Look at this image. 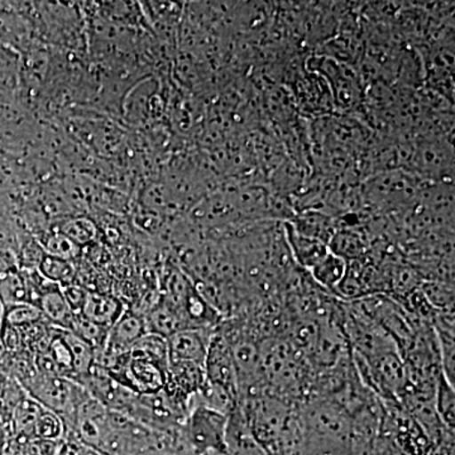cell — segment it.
<instances>
[{
  "label": "cell",
  "instance_id": "obj_13",
  "mask_svg": "<svg viewBox=\"0 0 455 455\" xmlns=\"http://www.w3.org/2000/svg\"><path fill=\"white\" fill-rule=\"evenodd\" d=\"M329 251L339 259L350 260L361 259L366 253V243L358 232L352 229H337L328 243Z\"/></svg>",
  "mask_w": 455,
  "mask_h": 455
},
{
  "label": "cell",
  "instance_id": "obj_18",
  "mask_svg": "<svg viewBox=\"0 0 455 455\" xmlns=\"http://www.w3.org/2000/svg\"><path fill=\"white\" fill-rule=\"evenodd\" d=\"M424 298L429 302L434 309L445 310L453 305V291H451L449 286L439 283H427L423 284L421 290Z\"/></svg>",
  "mask_w": 455,
  "mask_h": 455
},
{
  "label": "cell",
  "instance_id": "obj_12",
  "mask_svg": "<svg viewBox=\"0 0 455 455\" xmlns=\"http://www.w3.org/2000/svg\"><path fill=\"white\" fill-rule=\"evenodd\" d=\"M290 226L305 236L328 244L335 233V224L331 217L319 212H307L296 218Z\"/></svg>",
  "mask_w": 455,
  "mask_h": 455
},
{
  "label": "cell",
  "instance_id": "obj_3",
  "mask_svg": "<svg viewBox=\"0 0 455 455\" xmlns=\"http://www.w3.org/2000/svg\"><path fill=\"white\" fill-rule=\"evenodd\" d=\"M185 423L188 442L199 453L226 449L227 415L205 406L194 405Z\"/></svg>",
  "mask_w": 455,
  "mask_h": 455
},
{
  "label": "cell",
  "instance_id": "obj_20",
  "mask_svg": "<svg viewBox=\"0 0 455 455\" xmlns=\"http://www.w3.org/2000/svg\"><path fill=\"white\" fill-rule=\"evenodd\" d=\"M42 272L47 275L52 281L64 280L68 275V266L64 260L59 259H49L42 265Z\"/></svg>",
  "mask_w": 455,
  "mask_h": 455
},
{
  "label": "cell",
  "instance_id": "obj_17",
  "mask_svg": "<svg viewBox=\"0 0 455 455\" xmlns=\"http://www.w3.org/2000/svg\"><path fill=\"white\" fill-rule=\"evenodd\" d=\"M44 315L40 309L32 304H16L4 307L0 324L13 326L17 329L28 328L42 322Z\"/></svg>",
  "mask_w": 455,
  "mask_h": 455
},
{
  "label": "cell",
  "instance_id": "obj_7",
  "mask_svg": "<svg viewBox=\"0 0 455 455\" xmlns=\"http://www.w3.org/2000/svg\"><path fill=\"white\" fill-rule=\"evenodd\" d=\"M319 71L325 75L331 84L338 104L350 108L358 103L361 99L359 80L350 68L338 65V62L333 60H324Z\"/></svg>",
  "mask_w": 455,
  "mask_h": 455
},
{
  "label": "cell",
  "instance_id": "obj_23",
  "mask_svg": "<svg viewBox=\"0 0 455 455\" xmlns=\"http://www.w3.org/2000/svg\"><path fill=\"white\" fill-rule=\"evenodd\" d=\"M0 348H2V347H0Z\"/></svg>",
  "mask_w": 455,
  "mask_h": 455
},
{
  "label": "cell",
  "instance_id": "obj_15",
  "mask_svg": "<svg viewBox=\"0 0 455 455\" xmlns=\"http://www.w3.org/2000/svg\"><path fill=\"white\" fill-rule=\"evenodd\" d=\"M310 271L316 283L322 284L325 289L334 291L346 275L347 262L329 251L324 259L320 260Z\"/></svg>",
  "mask_w": 455,
  "mask_h": 455
},
{
  "label": "cell",
  "instance_id": "obj_6",
  "mask_svg": "<svg viewBox=\"0 0 455 455\" xmlns=\"http://www.w3.org/2000/svg\"><path fill=\"white\" fill-rule=\"evenodd\" d=\"M214 331L185 329L167 338L169 362H193L205 367L209 343Z\"/></svg>",
  "mask_w": 455,
  "mask_h": 455
},
{
  "label": "cell",
  "instance_id": "obj_8",
  "mask_svg": "<svg viewBox=\"0 0 455 455\" xmlns=\"http://www.w3.org/2000/svg\"><path fill=\"white\" fill-rule=\"evenodd\" d=\"M36 307L40 309L44 319L53 328L70 331L76 314L66 301L64 292L59 287H47L42 290Z\"/></svg>",
  "mask_w": 455,
  "mask_h": 455
},
{
  "label": "cell",
  "instance_id": "obj_1",
  "mask_svg": "<svg viewBox=\"0 0 455 455\" xmlns=\"http://www.w3.org/2000/svg\"><path fill=\"white\" fill-rule=\"evenodd\" d=\"M68 436L98 455H164L163 433L108 410L90 395L77 410Z\"/></svg>",
  "mask_w": 455,
  "mask_h": 455
},
{
  "label": "cell",
  "instance_id": "obj_16",
  "mask_svg": "<svg viewBox=\"0 0 455 455\" xmlns=\"http://www.w3.org/2000/svg\"><path fill=\"white\" fill-rule=\"evenodd\" d=\"M110 329L106 326L97 324V323L90 322L89 319L76 314L71 324V333L79 337L80 339L88 343L90 347L95 349V352H103L104 347H106L108 334H109Z\"/></svg>",
  "mask_w": 455,
  "mask_h": 455
},
{
  "label": "cell",
  "instance_id": "obj_9",
  "mask_svg": "<svg viewBox=\"0 0 455 455\" xmlns=\"http://www.w3.org/2000/svg\"><path fill=\"white\" fill-rule=\"evenodd\" d=\"M143 316H145L147 331L160 335L164 339L180 331L188 329L185 317L166 299L158 301L152 309L143 314Z\"/></svg>",
  "mask_w": 455,
  "mask_h": 455
},
{
  "label": "cell",
  "instance_id": "obj_19",
  "mask_svg": "<svg viewBox=\"0 0 455 455\" xmlns=\"http://www.w3.org/2000/svg\"><path fill=\"white\" fill-rule=\"evenodd\" d=\"M454 386L447 381L444 376H442V381H439L438 387V409L439 415L442 416L445 423L454 424Z\"/></svg>",
  "mask_w": 455,
  "mask_h": 455
},
{
  "label": "cell",
  "instance_id": "obj_21",
  "mask_svg": "<svg viewBox=\"0 0 455 455\" xmlns=\"http://www.w3.org/2000/svg\"><path fill=\"white\" fill-rule=\"evenodd\" d=\"M9 443L8 427L0 420V455H7Z\"/></svg>",
  "mask_w": 455,
  "mask_h": 455
},
{
  "label": "cell",
  "instance_id": "obj_4",
  "mask_svg": "<svg viewBox=\"0 0 455 455\" xmlns=\"http://www.w3.org/2000/svg\"><path fill=\"white\" fill-rule=\"evenodd\" d=\"M205 374L206 381L220 386L239 400L235 358L229 341L220 331H214L212 335L205 359Z\"/></svg>",
  "mask_w": 455,
  "mask_h": 455
},
{
  "label": "cell",
  "instance_id": "obj_22",
  "mask_svg": "<svg viewBox=\"0 0 455 455\" xmlns=\"http://www.w3.org/2000/svg\"><path fill=\"white\" fill-rule=\"evenodd\" d=\"M3 311H4V305H3L2 300H0V319H2Z\"/></svg>",
  "mask_w": 455,
  "mask_h": 455
},
{
  "label": "cell",
  "instance_id": "obj_10",
  "mask_svg": "<svg viewBox=\"0 0 455 455\" xmlns=\"http://www.w3.org/2000/svg\"><path fill=\"white\" fill-rule=\"evenodd\" d=\"M124 311V305L112 296L88 293L80 315L86 317L90 322L110 329Z\"/></svg>",
  "mask_w": 455,
  "mask_h": 455
},
{
  "label": "cell",
  "instance_id": "obj_2",
  "mask_svg": "<svg viewBox=\"0 0 455 455\" xmlns=\"http://www.w3.org/2000/svg\"><path fill=\"white\" fill-rule=\"evenodd\" d=\"M23 387L27 394L44 409L61 416L68 427V433L74 423L77 410L89 396L83 386L73 379L38 372L26 382Z\"/></svg>",
  "mask_w": 455,
  "mask_h": 455
},
{
  "label": "cell",
  "instance_id": "obj_11",
  "mask_svg": "<svg viewBox=\"0 0 455 455\" xmlns=\"http://www.w3.org/2000/svg\"><path fill=\"white\" fill-rule=\"evenodd\" d=\"M286 235L293 259L301 267L313 269L329 253L328 244L300 235L290 223L286 224Z\"/></svg>",
  "mask_w": 455,
  "mask_h": 455
},
{
  "label": "cell",
  "instance_id": "obj_14",
  "mask_svg": "<svg viewBox=\"0 0 455 455\" xmlns=\"http://www.w3.org/2000/svg\"><path fill=\"white\" fill-rule=\"evenodd\" d=\"M25 387L11 374L0 371V420L9 424L12 416L27 397Z\"/></svg>",
  "mask_w": 455,
  "mask_h": 455
},
{
  "label": "cell",
  "instance_id": "obj_5",
  "mask_svg": "<svg viewBox=\"0 0 455 455\" xmlns=\"http://www.w3.org/2000/svg\"><path fill=\"white\" fill-rule=\"evenodd\" d=\"M148 333L143 314L125 310L110 328L103 352L98 353V359L118 357L130 352L132 347ZM95 361V362H97Z\"/></svg>",
  "mask_w": 455,
  "mask_h": 455
}]
</instances>
